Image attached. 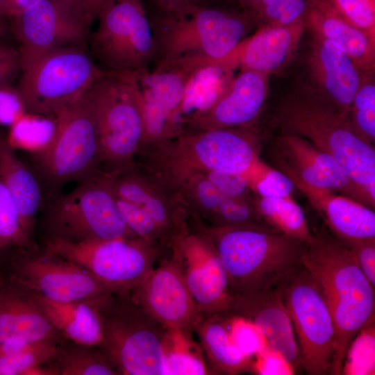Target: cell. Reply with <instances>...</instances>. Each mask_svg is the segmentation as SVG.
Wrapping results in <instances>:
<instances>
[{"mask_svg": "<svg viewBox=\"0 0 375 375\" xmlns=\"http://www.w3.org/2000/svg\"><path fill=\"white\" fill-rule=\"evenodd\" d=\"M252 127L187 130L142 147L133 165L167 190L178 193L192 176L210 172L246 174L260 158Z\"/></svg>", "mask_w": 375, "mask_h": 375, "instance_id": "6da1fadb", "label": "cell"}, {"mask_svg": "<svg viewBox=\"0 0 375 375\" xmlns=\"http://www.w3.org/2000/svg\"><path fill=\"white\" fill-rule=\"evenodd\" d=\"M272 121L281 133L303 138L335 158L374 209V147L356 132L348 117L300 81L281 99Z\"/></svg>", "mask_w": 375, "mask_h": 375, "instance_id": "7a4b0ae2", "label": "cell"}, {"mask_svg": "<svg viewBox=\"0 0 375 375\" xmlns=\"http://www.w3.org/2000/svg\"><path fill=\"white\" fill-rule=\"evenodd\" d=\"M313 233L303 265L318 285L331 313L336 350L331 374L340 375L350 343L374 318L375 288L344 242L323 231Z\"/></svg>", "mask_w": 375, "mask_h": 375, "instance_id": "3957f363", "label": "cell"}, {"mask_svg": "<svg viewBox=\"0 0 375 375\" xmlns=\"http://www.w3.org/2000/svg\"><path fill=\"white\" fill-rule=\"evenodd\" d=\"M197 231L220 258L232 297L279 286L303 266L307 244L278 232L238 226H201Z\"/></svg>", "mask_w": 375, "mask_h": 375, "instance_id": "277c9868", "label": "cell"}, {"mask_svg": "<svg viewBox=\"0 0 375 375\" xmlns=\"http://www.w3.org/2000/svg\"><path fill=\"white\" fill-rule=\"evenodd\" d=\"M212 1L176 16L149 17L156 47L151 67L187 60L221 61L247 38L255 18Z\"/></svg>", "mask_w": 375, "mask_h": 375, "instance_id": "5b68a950", "label": "cell"}, {"mask_svg": "<svg viewBox=\"0 0 375 375\" xmlns=\"http://www.w3.org/2000/svg\"><path fill=\"white\" fill-rule=\"evenodd\" d=\"M103 327L100 349L124 375H166L167 328L150 315L129 291L113 290L95 301Z\"/></svg>", "mask_w": 375, "mask_h": 375, "instance_id": "8992f818", "label": "cell"}, {"mask_svg": "<svg viewBox=\"0 0 375 375\" xmlns=\"http://www.w3.org/2000/svg\"><path fill=\"white\" fill-rule=\"evenodd\" d=\"M40 212L38 222L42 240L138 238L125 224L101 174L78 182L67 193L46 197Z\"/></svg>", "mask_w": 375, "mask_h": 375, "instance_id": "52a82bcc", "label": "cell"}, {"mask_svg": "<svg viewBox=\"0 0 375 375\" xmlns=\"http://www.w3.org/2000/svg\"><path fill=\"white\" fill-rule=\"evenodd\" d=\"M55 119L51 142L30 157V166L40 181L44 198L60 192L68 183L101 173L99 133L85 94Z\"/></svg>", "mask_w": 375, "mask_h": 375, "instance_id": "ba28073f", "label": "cell"}, {"mask_svg": "<svg viewBox=\"0 0 375 375\" xmlns=\"http://www.w3.org/2000/svg\"><path fill=\"white\" fill-rule=\"evenodd\" d=\"M85 97L99 133L101 172L131 165L144 132L140 93L133 74L103 71Z\"/></svg>", "mask_w": 375, "mask_h": 375, "instance_id": "9c48e42d", "label": "cell"}, {"mask_svg": "<svg viewBox=\"0 0 375 375\" xmlns=\"http://www.w3.org/2000/svg\"><path fill=\"white\" fill-rule=\"evenodd\" d=\"M103 73L85 47H60L22 66L15 87L26 112L55 117L83 97Z\"/></svg>", "mask_w": 375, "mask_h": 375, "instance_id": "30bf717a", "label": "cell"}, {"mask_svg": "<svg viewBox=\"0 0 375 375\" xmlns=\"http://www.w3.org/2000/svg\"><path fill=\"white\" fill-rule=\"evenodd\" d=\"M97 18L90 48L103 71L135 74L152 67L156 47L144 0H114Z\"/></svg>", "mask_w": 375, "mask_h": 375, "instance_id": "8fae6325", "label": "cell"}, {"mask_svg": "<svg viewBox=\"0 0 375 375\" xmlns=\"http://www.w3.org/2000/svg\"><path fill=\"white\" fill-rule=\"evenodd\" d=\"M42 242L43 250L77 264L114 290L138 286L166 254L140 238Z\"/></svg>", "mask_w": 375, "mask_h": 375, "instance_id": "7c38bea8", "label": "cell"}, {"mask_svg": "<svg viewBox=\"0 0 375 375\" xmlns=\"http://www.w3.org/2000/svg\"><path fill=\"white\" fill-rule=\"evenodd\" d=\"M279 286L296 335L301 367L310 375L331 374L335 328L318 285L303 265Z\"/></svg>", "mask_w": 375, "mask_h": 375, "instance_id": "4fadbf2b", "label": "cell"}, {"mask_svg": "<svg viewBox=\"0 0 375 375\" xmlns=\"http://www.w3.org/2000/svg\"><path fill=\"white\" fill-rule=\"evenodd\" d=\"M98 17L89 3L72 0H38L10 19L19 43L22 66L55 49L86 47Z\"/></svg>", "mask_w": 375, "mask_h": 375, "instance_id": "5bb4252c", "label": "cell"}, {"mask_svg": "<svg viewBox=\"0 0 375 375\" xmlns=\"http://www.w3.org/2000/svg\"><path fill=\"white\" fill-rule=\"evenodd\" d=\"M10 254L4 278L49 300L95 301L114 290L77 264L39 248Z\"/></svg>", "mask_w": 375, "mask_h": 375, "instance_id": "9a60e30c", "label": "cell"}, {"mask_svg": "<svg viewBox=\"0 0 375 375\" xmlns=\"http://www.w3.org/2000/svg\"><path fill=\"white\" fill-rule=\"evenodd\" d=\"M204 62H207L177 61L133 74L144 125L140 149L181 133L178 115L186 84L192 72Z\"/></svg>", "mask_w": 375, "mask_h": 375, "instance_id": "2e32d148", "label": "cell"}, {"mask_svg": "<svg viewBox=\"0 0 375 375\" xmlns=\"http://www.w3.org/2000/svg\"><path fill=\"white\" fill-rule=\"evenodd\" d=\"M101 176L116 197L136 205L151 217L171 249L192 232L180 194L162 187L133 164Z\"/></svg>", "mask_w": 375, "mask_h": 375, "instance_id": "e0dca14e", "label": "cell"}, {"mask_svg": "<svg viewBox=\"0 0 375 375\" xmlns=\"http://www.w3.org/2000/svg\"><path fill=\"white\" fill-rule=\"evenodd\" d=\"M160 265L130 290L133 299L150 315L168 328L194 332L202 316L185 281L172 250Z\"/></svg>", "mask_w": 375, "mask_h": 375, "instance_id": "ac0fdd59", "label": "cell"}, {"mask_svg": "<svg viewBox=\"0 0 375 375\" xmlns=\"http://www.w3.org/2000/svg\"><path fill=\"white\" fill-rule=\"evenodd\" d=\"M172 251L201 316L228 312L232 296L227 274L209 240L192 232Z\"/></svg>", "mask_w": 375, "mask_h": 375, "instance_id": "d6986e66", "label": "cell"}, {"mask_svg": "<svg viewBox=\"0 0 375 375\" xmlns=\"http://www.w3.org/2000/svg\"><path fill=\"white\" fill-rule=\"evenodd\" d=\"M304 64V82L319 97L349 117L361 73L338 44L312 35Z\"/></svg>", "mask_w": 375, "mask_h": 375, "instance_id": "ffe728a7", "label": "cell"}, {"mask_svg": "<svg viewBox=\"0 0 375 375\" xmlns=\"http://www.w3.org/2000/svg\"><path fill=\"white\" fill-rule=\"evenodd\" d=\"M276 144L279 169H286L311 185L345 195L371 208L365 192L335 158L293 134L281 133Z\"/></svg>", "mask_w": 375, "mask_h": 375, "instance_id": "44dd1931", "label": "cell"}, {"mask_svg": "<svg viewBox=\"0 0 375 375\" xmlns=\"http://www.w3.org/2000/svg\"><path fill=\"white\" fill-rule=\"evenodd\" d=\"M268 78L260 72L240 69L215 103L193 119L183 131L251 127L267 100Z\"/></svg>", "mask_w": 375, "mask_h": 375, "instance_id": "7402d4cb", "label": "cell"}, {"mask_svg": "<svg viewBox=\"0 0 375 375\" xmlns=\"http://www.w3.org/2000/svg\"><path fill=\"white\" fill-rule=\"evenodd\" d=\"M228 312L253 322L268 347L281 353L295 371L301 367L299 349L280 286L233 297Z\"/></svg>", "mask_w": 375, "mask_h": 375, "instance_id": "603a6c76", "label": "cell"}, {"mask_svg": "<svg viewBox=\"0 0 375 375\" xmlns=\"http://www.w3.org/2000/svg\"><path fill=\"white\" fill-rule=\"evenodd\" d=\"M279 169L306 197L333 236L344 242L375 238L374 210L345 195L311 185L286 169Z\"/></svg>", "mask_w": 375, "mask_h": 375, "instance_id": "cb8c5ba5", "label": "cell"}, {"mask_svg": "<svg viewBox=\"0 0 375 375\" xmlns=\"http://www.w3.org/2000/svg\"><path fill=\"white\" fill-rule=\"evenodd\" d=\"M42 340L64 339L31 292L0 276V344Z\"/></svg>", "mask_w": 375, "mask_h": 375, "instance_id": "d4e9b609", "label": "cell"}, {"mask_svg": "<svg viewBox=\"0 0 375 375\" xmlns=\"http://www.w3.org/2000/svg\"><path fill=\"white\" fill-rule=\"evenodd\" d=\"M306 29L305 22L287 25H263L235 50L238 67L269 76L293 58Z\"/></svg>", "mask_w": 375, "mask_h": 375, "instance_id": "484cf974", "label": "cell"}, {"mask_svg": "<svg viewBox=\"0 0 375 375\" xmlns=\"http://www.w3.org/2000/svg\"><path fill=\"white\" fill-rule=\"evenodd\" d=\"M312 35L341 47L360 73L374 70L375 38L347 22L331 0H309L304 18Z\"/></svg>", "mask_w": 375, "mask_h": 375, "instance_id": "4316f807", "label": "cell"}, {"mask_svg": "<svg viewBox=\"0 0 375 375\" xmlns=\"http://www.w3.org/2000/svg\"><path fill=\"white\" fill-rule=\"evenodd\" d=\"M0 179L17 205L26 235L35 242L38 216L45 200L42 185L33 169L19 158L1 131Z\"/></svg>", "mask_w": 375, "mask_h": 375, "instance_id": "83f0119b", "label": "cell"}, {"mask_svg": "<svg viewBox=\"0 0 375 375\" xmlns=\"http://www.w3.org/2000/svg\"><path fill=\"white\" fill-rule=\"evenodd\" d=\"M33 294L64 340L80 345L101 347L103 327L96 301L57 302Z\"/></svg>", "mask_w": 375, "mask_h": 375, "instance_id": "f1b7e54d", "label": "cell"}, {"mask_svg": "<svg viewBox=\"0 0 375 375\" xmlns=\"http://www.w3.org/2000/svg\"><path fill=\"white\" fill-rule=\"evenodd\" d=\"M237 68L228 57L200 65L191 74L178 115L181 132L195 117L208 110L224 92Z\"/></svg>", "mask_w": 375, "mask_h": 375, "instance_id": "f546056e", "label": "cell"}, {"mask_svg": "<svg viewBox=\"0 0 375 375\" xmlns=\"http://www.w3.org/2000/svg\"><path fill=\"white\" fill-rule=\"evenodd\" d=\"M229 312L203 316L194 328L213 372L238 374L251 372L252 358L234 343L229 331Z\"/></svg>", "mask_w": 375, "mask_h": 375, "instance_id": "4dcf8cb0", "label": "cell"}, {"mask_svg": "<svg viewBox=\"0 0 375 375\" xmlns=\"http://www.w3.org/2000/svg\"><path fill=\"white\" fill-rule=\"evenodd\" d=\"M62 343L42 340L0 344V375H57L51 365Z\"/></svg>", "mask_w": 375, "mask_h": 375, "instance_id": "1f68e13d", "label": "cell"}, {"mask_svg": "<svg viewBox=\"0 0 375 375\" xmlns=\"http://www.w3.org/2000/svg\"><path fill=\"white\" fill-rule=\"evenodd\" d=\"M254 207L264 222L274 231L297 238L307 244L314 239L306 215L292 197L253 199Z\"/></svg>", "mask_w": 375, "mask_h": 375, "instance_id": "d6a6232c", "label": "cell"}, {"mask_svg": "<svg viewBox=\"0 0 375 375\" xmlns=\"http://www.w3.org/2000/svg\"><path fill=\"white\" fill-rule=\"evenodd\" d=\"M192 333L167 328L164 342L166 375L212 374L204 360L203 349L192 339Z\"/></svg>", "mask_w": 375, "mask_h": 375, "instance_id": "836d02e7", "label": "cell"}, {"mask_svg": "<svg viewBox=\"0 0 375 375\" xmlns=\"http://www.w3.org/2000/svg\"><path fill=\"white\" fill-rule=\"evenodd\" d=\"M63 344L51 363L57 375L119 374L99 347L74 343Z\"/></svg>", "mask_w": 375, "mask_h": 375, "instance_id": "e575fe53", "label": "cell"}, {"mask_svg": "<svg viewBox=\"0 0 375 375\" xmlns=\"http://www.w3.org/2000/svg\"><path fill=\"white\" fill-rule=\"evenodd\" d=\"M178 193L188 210L192 227L208 226L225 199L204 174L188 180Z\"/></svg>", "mask_w": 375, "mask_h": 375, "instance_id": "d590c367", "label": "cell"}, {"mask_svg": "<svg viewBox=\"0 0 375 375\" xmlns=\"http://www.w3.org/2000/svg\"><path fill=\"white\" fill-rule=\"evenodd\" d=\"M9 127L6 138L12 148L31 154L49 144L55 133L56 119L26 112Z\"/></svg>", "mask_w": 375, "mask_h": 375, "instance_id": "8d00e7d4", "label": "cell"}, {"mask_svg": "<svg viewBox=\"0 0 375 375\" xmlns=\"http://www.w3.org/2000/svg\"><path fill=\"white\" fill-rule=\"evenodd\" d=\"M37 248L23 228L16 202L0 179V257L17 249Z\"/></svg>", "mask_w": 375, "mask_h": 375, "instance_id": "74e56055", "label": "cell"}, {"mask_svg": "<svg viewBox=\"0 0 375 375\" xmlns=\"http://www.w3.org/2000/svg\"><path fill=\"white\" fill-rule=\"evenodd\" d=\"M349 119L356 132L367 142H375L374 70L362 72L360 82L352 100Z\"/></svg>", "mask_w": 375, "mask_h": 375, "instance_id": "f35d334b", "label": "cell"}, {"mask_svg": "<svg viewBox=\"0 0 375 375\" xmlns=\"http://www.w3.org/2000/svg\"><path fill=\"white\" fill-rule=\"evenodd\" d=\"M375 323L369 320L350 343L341 374L374 375L375 372Z\"/></svg>", "mask_w": 375, "mask_h": 375, "instance_id": "ab89813d", "label": "cell"}, {"mask_svg": "<svg viewBox=\"0 0 375 375\" xmlns=\"http://www.w3.org/2000/svg\"><path fill=\"white\" fill-rule=\"evenodd\" d=\"M247 227L267 232H276L269 227L258 214L253 199L249 197L224 199L210 224L206 227Z\"/></svg>", "mask_w": 375, "mask_h": 375, "instance_id": "60d3db41", "label": "cell"}, {"mask_svg": "<svg viewBox=\"0 0 375 375\" xmlns=\"http://www.w3.org/2000/svg\"><path fill=\"white\" fill-rule=\"evenodd\" d=\"M244 174L250 190L258 197H290L296 189L292 180L284 172L268 165L260 158Z\"/></svg>", "mask_w": 375, "mask_h": 375, "instance_id": "b9f144b4", "label": "cell"}, {"mask_svg": "<svg viewBox=\"0 0 375 375\" xmlns=\"http://www.w3.org/2000/svg\"><path fill=\"white\" fill-rule=\"evenodd\" d=\"M229 331L234 343L248 357L253 358L267 347L259 328L245 318L230 313Z\"/></svg>", "mask_w": 375, "mask_h": 375, "instance_id": "7bdbcfd3", "label": "cell"}, {"mask_svg": "<svg viewBox=\"0 0 375 375\" xmlns=\"http://www.w3.org/2000/svg\"><path fill=\"white\" fill-rule=\"evenodd\" d=\"M308 5L309 0H279L262 9L256 19L264 25H291L304 20Z\"/></svg>", "mask_w": 375, "mask_h": 375, "instance_id": "ee69618b", "label": "cell"}, {"mask_svg": "<svg viewBox=\"0 0 375 375\" xmlns=\"http://www.w3.org/2000/svg\"><path fill=\"white\" fill-rule=\"evenodd\" d=\"M333 2L347 22L375 38L374 0H333Z\"/></svg>", "mask_w": 375, "mask_h": 375, "instance_id": "f6af8a7d", "label": "cell"}, {"mask_svg": "<svg viewBox=\"0 0 375 375\" xmlns=\"http://www.w3.org/2000/svg\"><path fill=\"white\" fill-rule=\"evenodd\" d=\"M208 180L226 198L249 197L250 188L245 174L220 172L204 173Z\"/></svg>", "mask_w": 375, "mask_h": 375, "instance_id": "bcb514c9", "label": "cell"}, {"mask_svg": "<svg viewBox=\"0 0 375 375\" xmlns=\"http://www.w3.org/2000/svg\"><path fill=\"white\" fill-rule=\"evenodd\" d=\"M251 372L262 375H288L296 372L281 353L267 346L252 358Z\"/></svg>", "mask_w": 375, "mask_h": 375, "instance_id": "7dc6e473", "label": "cell"}, {"mask_svg": "<svg viewBox=\"0 0 375 375\" xmlns=\"http://www.w3.org/2000/svg\"><path fill=\"white\" fill-rule=\"evenodd\" d=\"M26 110L12 84L0 86V125L10 126Z\"/></svg>", "mask_w": 375, "mask_h": 375, "instance_id": "c3c4849f", "label": "cell"}, {"mask_svg": "<svg viewBox=\"0 0 375 375\" xmlns=\"http://www.w3.org/2000/svg\"><path fill=\"white\" fill-rule=\"evenodd\" d=\"M344 243L353 251L364 275L375 288V238Z\"/></svg>", "mask_w": 375, "mask_h": 375, "instance_id": "681fc988", "label": "cell"}, {"mask_svg": "<svg viewBox=\"0 0 375 375\" xmlns=\"http://www.w3.org/2000/svg\"><path fill=\"white\" fill-rule=\"evenodd\" d=\"M211 0H144L150 4L149 17H172L180 15L190 8Z\"/></svg>", "mask_w": 375, "mask_h": 375, "instance_id": "f907efd6", "label": "cell"}, {"mask_svg": "<svg viewBox=\"0 0 375 375\" xmlns=\"http://www.w3.org/2000/svg\"><path fill=\"white\" fill-rule=\"evenodd\" d=\"M22 68L20 58L0 60V86L12 84Z\"/></svg>", "mask_w": 375, "mask_h": 375, "instance_id": "816d5d0a", "label": "cell"}, {"mask_svg": "<svg viewBox=\"0 0 375 375\" xmlns=\"http://www.w3.org/2000/svg\"><path fill=\"white\" fill-rule=\"evenodd\" d=\"M37 1L38 0H3L5 19H10L16 17Z\"/></svg>", "mask_w": 375, "mask_h": 375, "instance_id": "f5cc1de1", "label": "cell"}, {"mask_svg": "<svg viewBox=\"0 0 375 375\" xmlns=\"http://www.w3.org/2000/svg\"><path fill=\"white\" fill-rule=\"evenodd\" d=\"M15 58H19L18 49L0 40V60Z\"/></svg>", "mask_w": 375, "mask_h": 375, "instance_id": "db71d44e", "label": "cell"}, {"mask_svg": "<svg viewBox=\"0 0 375 375\" xmlns=\"http://www.w3.org/2000/svg\"><path fill=\"white\" fill-rule=\"evenodd\" d=\"M244 10L251 14L253 17L258 8L260 0H238ZM255 18V17H254Z\"/></svg>", "mask_w": 375, "mask_h": 375, "instance_id": "11a10c76", "label": "cell"}, {"mask_svg": "<svg viewBox=\"0 0 375 375\" xmlns=\"http://www.w3.org/2000/svg\"><path fill=\"white\" fill-rule=\"evenodd\" d=\"M98 14L114 0H88Z\"/></svg>", "mask_w": 375, "mask_h": 375, "instance_id": "9f6ffc18", "label": "cell"}, {"mask_svg": "<svg viewBox=\"0 0 375 375\" xmlns=\"http://www.w3.org/2000/svg\"><path fill=\"white\" fill-rule=\"evenodd\" d=\"M279 0H260V3H259V6H258V8L257 9V11L255 14V16L254 17H256V16L257 15V14L262 10L264 8L267 7V6H272L274 3H276V2H278Z\"/></svg>", "mask_w": 375, "mask_h": 375, "instance_id": "6f0895ef", "label": "cell"}, {"mask_svg": "<svg viewBox=\"0 0 375 375\" xmlns=\"http://www.w3.org/2000/svg\"><path fill=\"white\" fill-rule=\"evenodd\" d=\"M6 19L4 17L3 0H0V22Z\"/></svg>", "mask_w": 375, "mask_h": 375, "instance_id": "680465c9", "label": "cell"}, {"mask_svg": "<svg viewBox=\"0 0 375 375\" xmlns=\"http://www.w3.org/2000/svg\"><path fill=\"white\" fill-rule=\"evenodd\" d=\"M72 1H79V2H84V3H90L89 1L88 0H72ZM91 5V4H90Z\"/></svg>", "mask_w": 375, "mask_h": 375, "instance_id": "91938a15", "label": "cell"}]
</instances>
